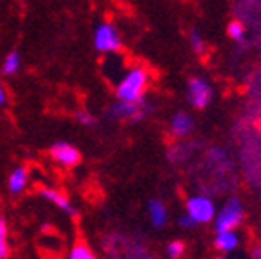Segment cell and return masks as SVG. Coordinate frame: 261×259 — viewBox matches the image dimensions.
<instances>
[{
  "label": "cell",
  "instance_id": "7a4b0ae2",
  "mask_svg": "<svg viewBox=\"0 0 261 259\" xmlns=\"http://www.w3.org/2000/svg\"><path fill=\"white\" fill-rule=\"evenodd\" d=\"M149 80L151 74L143 65H133L127 69L114 85V98L118 101H142L147 98V89H149Z\"/></svg>",
  "mask_w": 261,
  "mask_h": 259
},
{
  "label": "cell",
  "instance_id": "44dd1931",
  "mask_svg": "<svg viewBox=\"0 0 261 259\" xmlns=\"http://www.w3.org/2000/svg\"><path fill=\"white\" fill-rule=\"evenodd\" d=\"M227 31H228V37L232 38L234 42H238V44L245 42V28L241 22H230Z\"/></svg>",
  "mask_w": 261,
  "mask_h": 259
},
{
  "label": "cell",
  "instance_id": "4fadbf2b",
  "mask_svg": "<svg viewBox=\"0 0 261 259\" xmlns=\"http://www.w3.org/2000/svg\"><path fill=\"white\" fill-rule=\"evenodd\" d=\"M241 247V236L238 230H225L216 232L214 236V248L220 254H234Z\"/></svg>",
  "mask_w": 261,
  "mask_h": 259
},
{
  "label": "cell",
  "instance_id": "ffe728a7",
  "mask_svg": "<svg viewBox=\"0 0 261 259\" xmlns=\"http://www.w3.org/2000/svg\"><path fill=\"white\" fill-rule=\"evenodd\" d=\"M189 45L192 47L196 55H203L205 53V38L200 31H191L189 33Z\"/></svg>",
  "mask_w": 261,
  "mask_h": 259
},
{
  "label": "cell",
  "instance_id": "e0dca14e",
  "mask_svg": "<svg viewBox=\"0 0 261 259\" xmlns=\"http://www.w3.org/2000/svg\"><path fill=\"white\" fill-rule=\"evenodd\" d=\"M189 143H185V140H178V143L171 145L167 152V158L171 163H184L191 158V149H187Z\"/></svg>",
  "mask_w": 261,
  "mask_h": 259
},
{
  "label": "cell",
  "instance_id": "277c9868",
  "mask_svg": "<svg viewBox=\"0 0 261 259\" xmlns=\"http://www.w3.org/2000/svg\"><path fill=\"white\" fill-rule=\"evenodd\" d=\"M245 221V206L238 196H230L223 205L218 209L212 227L216 232L238 230Z\"/></svg>",
  "mask_w": 261,
  "mask_h": 259
},
{
  "label": "cell",
  "instance_id": "603a6c76",
  "mask_svg": "<svg viewBox=\"0 0 261 259\" xmlns=\"http://www.w3.org/2000/svg\"><path fill=\"white\" fill-rule=\"evenodd\" d=\"M249 259H261V243H252V245H250Z\"/></svg>",
  "mask_w": 261,
  "mask_h": 259
},
{
  "label": "cell",
  "instance_id": "6da1fadb",
  "mask_svg": "<svg viewBox=\"0 0 261 259\" xmlns=\"http://www.w3.org/2000/svg\"><path fill=\"white\" fill-rule=\"evenodd\" d=\"M107 259H158L147 239L138 234L111 232L102 239Z\"/></svg>",
  "mask_w": 261,
  "mask_h": 259
},
{
  "label": "cell",
  "instance_id": "ba28073f",
  "mask_svg": "<svg viewBox=\"0 0 261 259\" xmlns=\"http://www.w3.org/2000/svg\"><path fill=\"white\" fill-rule=\"evenodd\" d=\"M49 156L62 169H74L82 162V152L78 150V147L64 140H58L49 147Z\"/></svg>",
  "mask_w": 261,
  "mask_h": 259
},
{
  "label": "cell",
  "instance_id": "3957f363",
  "mask_svg": "<svg viewBox=\"0 0 261 259\" xmlns=\"http://www.w3.org/2000/svg\"><path fill=\"white\" fill-rule=\"evenodd\" d=\"M154 113V103L147 100L135 101V103H129V101H114L111 103V107L107 109V118L111 120H122V122H130V123H138L143 122L147 118Z\"/></svg>",
  "mask_w": 261,
  "mask_h": 259
},
{
  "label": "cell",
  "instance_id": "8fae6325",
  "mask_svg": "<svg viewBox=\"0 0 261 259\" xmlns=\"http://www.w3.org/2000/svg\"><path fill=\"white\" fill-rule=\"evenodd\" d=\"M147 216H149V223L151 227L160 230V228L167 227L169 219H171V214H169V206L163 199H151L147 203Z\"/></svg>",
  "mask_w": 261,
  "mask_h": 259
},
{
  "label": "cell",
  "instance_id": "5b68a950",
  "mask_svg": "<svg viewBox=\"0 0 261 259\" xmlns=\"http://www.w3.org/2000/svg\"><path fill=\"white\" fill-rule=\"evenodd\" d=\"M216 212H218L216 201H214L208 194H205V192L192 194L185 199L184 214H187L189 218L196 223V227L212 223L214 218H216Z\"/></svg>",
  "mask_w": 261,
  "mask_h": 259
},
{
  "label": "cell",
  "instance_id": "8992f818",
  "mask_svg": "<svg viewBox=\"0 0 261 259\" xmlns=\"http://www.w3.org/2000/svg\"><path fill=\"white\" fill-rule=\"evenodd\" d=\"M187 103L196 111H203L214 100V87L203 76H192L187 82V91H185Z\"/></svg>",
  "mask_w": 261,
  "mask_h": 259
},
{
  "label": "cell",
  "instance_id": "d6986e66",
  "mask_svg": "<svg viewBox=\"0 0 261 259\" xmlns=\"http://www.w3.org/2000/svg\"><path fill=\"white\" fill-rule=\"evenodd\" d=\"M74 122L78 123V125L82 127H96L98 123V118L94 116L91 111L87 109H78L76 113H74Z\"/></svg>",
  "mask_w": 261,
  "mask_h": 259
},
{
  "label": "cell",
  "instance_id": "7402d4cb",
  "mask_svg": "<svg viewBox=\"0 0 261 259\" xmlns=\"http://www.w3.org/2000/svg\"><path fill=\"white\" fill-rule=\"evenodd\" d=\"M178 225H179V228H184V230H192V228H196V223L192 221V219L189 218L187 214H181V216H179Z\"/></svg>",
  "mask_w": 261,
  "mask_h": 259
},
{
  "label": "cell",
  "instance_id": "2e32d148",
  "mask_svg": "<svg viewBox=\"0 0 261 259\" xmlns=\"http://www.w3.org/2000/svg\"><path fill=\"white\" fill-rule=\"evenodd\" d=\"M67 259H98V255L87 241L78 239L76 243H73V247L69 248V252H67Z\"/></svg>",
  "mask_w": 261,
  "mask_h": 259
},
{
  "label": "cell",
  "instance_id": "9c48e42d",
  "mask_svg": "<svg viewBox=\"0 0 261 259\" xmlns=\"http://www.w3.org/2000/svg\"><path fill=\"white\" fill-rule=\"evenodd\" d=\"M38 196H40L44 201H47L49 205H53L55 209L62 212V214L69 216V218H78V209L73 201L69 199V196L65 194L64 191L57 189V187H49L44 185L38 189Z\"/></svg>",
  "mask_w": 261,
  "mask_h": 259
},
{
  "label": "cell",
  "instance_id": "d4e9b609",
  "mask_svg": "<svg viewBox=\"0 0 261 259\" xmlns=\"http://www.w3.org/2000/svg\"><path fill=\"white\" fill-rule=\"evenodd\" d=\"M214 259H234V257H232V254H220V255H216Z\"/></svg>",
  "mask_w": 261,
  "mask_h": 259
},
{
  "label": "cell",
  "instance_id": "52a82bcc",
  "mask_svg": "<svg viewBox=\"0 0 261 259\" xmlns=\"http://www.w3.org/2000/svg\"><path fill=\"white\" fill-rule=\"evenodd\" d=\"M94 49L98 53L111 55L118 53L122 47V38H120L118 29L114 28L109 22H102L100 25H96L94 29V38H93Z\"/></svg>",
  "mask_w": 261,
  "mask_h": 259
},
{
  "label": "cell",
  "instance_id": "30bf717a",
  "mask_svg": "<svg viewBox=\"0 0 261 259\" xmlns=\"http://www.w3.org/2000/svg\"><path fill=\"white\" fill-rule=\"evenodd\" d=\"M196 129V122L192 118L191 113L187 111H176L171 118H169V134L174 138L176 142L178 140H187L192 136Z\"/></svg>",
  "mask_w": 261,
  "mask_h": 259
},
{
  "label": "cell",
  "instance_id": "ac0fdd59",
  "mask_svg": "<svg viewBox=\"0 0 261 259\" xmlns=\"http://www.w3.org/2000/svg\"><path fill=\"white\" fill-rule=\"evenodd\" d=\"M185 254H187V245L181 239H171L165 245V255L169 259H181Z\"/></svg>",
  "mask_w": 261,
  "mask_h": 259
},
{
  "label": "cell",
  "instance_id": "5bb4252c",
  "mask_svg": "<svg viewBox=\"0 0 261 259\" xmlns=\"http://www.w3.org/2000/svg\"><path fill=\"white\" fill-rule=\"evenodd\" d=\"M11 230H9V223L6 216L0 214V259L11 257Z\"/></svg>",
  "mask_w": 261,
  "mask_h": 259
},
{
  "label": "cell",
  "instance_id": "cb8c5ba5",
  "mask_svg": "<svg viewBox=\"0 0 261 259\" xmlns=\"http://www.w3.org/2000/svg\"><path fill=\"white\" fill-rule=\"evenodd\" d=\"M8 103V91H6V85L0 82V107H4Z\"/></svg>",
  "mask_w": 261,
  "mask_h": 259
},
{
  "label": "cell",
  "instance_id": "7c38bea8",
  "mask_svg": "<svg viewBox=\"0 0 261 259\" xmlns=\"http://www.w3.org/2000/svg\"><path fill=\"white\" fill-rule=\"evenodd\" d=\"M29 183V169L25 165H15L8 176V192L11 196H20L25 192Z\"/></svg>",
  "mask_w": 261,
  "mask_h": 259
},
{
  "label": "cell",
  "instance_id": "9a60e30c",
  "mask_svg": "<svg viewBox=\"0 0 261 259\" xmlns=\"http://www.w3.org/2000/svg\"><path fill=\"white\" fill-rule=\"evenodd\" d=\"M20 67H22L20 53H18V51H9V53L4 57V60H2L0 71H2L4 76H15V74H18Z\"/></svg>",
  "mask_w": 261,
  "mask_h": 259
}]
</instances>
